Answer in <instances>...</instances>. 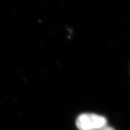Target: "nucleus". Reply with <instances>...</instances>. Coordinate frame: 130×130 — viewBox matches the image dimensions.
Returning a JSON list of instances; mask_svg holds the SVG:
<instances>
[{
    "label": "nucleus",
    "mask_w": 130,
    "mask_h": 130,
    "mask_svg": "<svg viewBox=\"0 0 130 130\" xmlns=\"http://www.w3.org/2000/svg\"><path fill=\"white\" fill-rule=\"evenodd\" d=\"M76 125L80 130H100L107 125V119L96 114L84 113L77 118Z\"/></svg>",
    "instance_id": "1"
},
{
    "label": "nucleus",
    "mask_w": 130,
    "mask_h": 130,
    "mask_svg": "<svg viewBox=\"0 0 130 130\" xmlns=\"http://www.w3.org/2000/svg\"><path fill=\"white\" fill-rule=\"evenodd\" d=\"M100 130H115L113 128L108 126H105L104 127H103L102 128H101Z\"/></svg>",
    "instance_id": "2"
}]
</instances>
